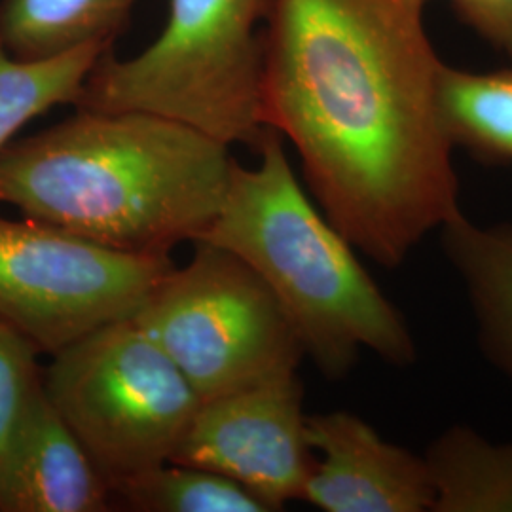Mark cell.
Wrapping results in <instances>:
<instances>
[{"instance_id": "5bb4252c", "label": "cell", "mask_w": 512, "mask_h": 512, "mask_svg": "<svg viewBox=\"0 0 512 512\" xmlns=\"http://www.w3.org/2000/svg\"><path fill=\"white\" fill-rule=\"evenodd\" d=\"M112 44L92 42L44 59H18L0 42V152L19 129L57 105H73Z\"/></svg>"}, {"instance_id": "52a82bcc", "label": "cell", "mask_w": 512, "mask_h": 512, "mask_svg": "<svg viewBox=\"0 0 512 512\" xmlns=\"http://www.w3.org/2000/svg\"><path fill=\"white\" fill-rule=\"evenodd\" d=\"M171 255H131L40 220L0 215V319L57 355L131 319L173 270Z\"/></svg>"}, {"instance_id": "6da1fadb", "label": "cell", "mask_w": 512, "mask_h": 512, "mask_svg": "<svg viewBox=\"0 0 512 512\" xmlns=\"http://www.w3.org/2000/svg\"><path fill=\"white\" fill-rule=\"evenodd\" d=\"M427 2L272 0L264 29L266 128L332 226L385 268L461 213Z\"/></svg>"}, {"instance_id": "4fadbf2b", "label": "cell", "mask_w": 512, "mask_h": 512, "mask_svg": "<svg viewBox=\"0 0 512 512\" xmlns=\"http://www.w3.org/2000/svg\"><path fill=\"white\" fill-rule=\"evenodd\" d=\"M425 463L435 490L433 512L512 511V442L494 444L454 425L429 446Z\"/></svg>"}, {"instance_id": "ba28073f", "label": "cell", "mask_w": 512, "mask_h": 512, "mask_svg": "<svg viewBox=\"0 0 512 512\" xmlns=\"http://www.w3.org/2000/svg\"><path fill=\"white\" fill-rule=\"evenodd\" d=\"M298 372L203 401L169 463L228 476L272 511L300 499L313 467Z\"/></svg>"}, {"instance_id": "e0dca14e", "label": "cell", "mask_w": 512, "mask_h": 512, "mask_svg": "<svg viewBox=\"0 0 512 512\" xmlns=\"http://www.w3.org/2000/svg\"><path fill=\"white\" fill-rule=\"evenodd\" d=\"M480 158L486 164L512 165V71L499 82L484 112Z\"/></svg>"}, {"instance_id": "277c9868", "label": "cell", "mask_w": 512, "mask_h": 512, "mask_svg": "<svg viewBox=\"0 0 512 512\" xmlns=\"http://www.w3.org/2000/svg\"><path fill=\"white\" fill-rule=\"evenodd\" d=\"M272 0H169L162 33L143 52H107L74 109L141 110L220 143L255 148L262 118L264 29Z\"/></svg>"}, {"instance_id": "9a60e30c", "label": "cell", "mask_w": 512, "mask_h": 512, "mask_svg": "<svg viewBox=\"0 0 512 512\" xmlns=\"http://www.w3.org/2000/svg\"><path fill=\"white\" fill-rule=\"evenodd\" d=\"M114 509L137 512H272L228 476L181 463H165L110 486Z\"/></svg>"}, {"instance_id": "9c48e42d", "label": "cell", "mask_w": 512, "mask_h": 512, "mask_svg": "<svg viewBox=\"0 0 512 512\" xmlns=\"http://www.w3.org/2000/svg\"><path fill=\"white\" fill-rule=\"evenodd\" d=\"M313 461L302 501L325 512L433 511L425 458L391 444L351 412L306 416Z\"/></svg>"}, {"instance_id": "7a4b0ae2", "label": "cell", "mask_w": 512, "mask_h": 512, "mask_svg": "<svg viewBox=\"0 0 512 512\" xmlns=\"http://www.w3.org/2000/svg\"><path fill=\"white\" fill-rule=\"evenodd\" d=\"M234 160L158 114L74 109L0 152V203L114 251L171 255L217 219Z\"/></svg>"}, {"instance_id": "2e32d148", "label": "cell", "mask_w": 512, "mask_h": 512, "mask_svg": "<svg viewBox=\"0 0 512 512\" xmlns=\"http://www.w3.org/2000/svg\"><path fill=\"white\" fill-rule=\"evenodd\" d=\"M38 349L0 319V459L19 423L44 387Z\"/></svg>"}, {"instance_id": "30bf717a", "label": "cell", "mask_w": 512, "mask_h": 512, "mask_svg": "<svg viewBox=\"0 0 512 512\" xmlns=\"http://www.w3.org/2000/svg\"><path fill=\"white\" fill-rule=\"evenodd\" d=\"M112 509L107 476L42 387L0 459V512Z\"/></svg>"}, {"instance_id": "5b68a950", "label": "cell", "mask_w": 512, "mask_h": 512, "mask_svg": "<svg viewBox=\"0 0 512 512\" xmlns=\"http://www.w3.org/2000/svg\"><path fill=\"white\" fill-rule=\"evenodd\" d=\"M44 391L110 486L169 463L202 404L133 319L54 355Z\"/></svg>"}, {"instance_id": "8992f818", "label": "cell", "mask_w": 512, "mask_h": 512, "mask_svg": "<svg viewBox=\"0 0 512 512\" xmlns=\"http://www.w3.org/2000/svg\"><path fill=\"white\" fill-rule=\"evenodd\" d=\"M194 255L131 317L179 366L203 401L279 374L306 357L266 283L234 253L194 241Z\"/></svg>"}, {"instance_id": "ac0fdd59", "label": "cell", "mask_w": 512, "mask_h": 512, "mask_svg": "<svg viewBox=\"0 0 512 512\" xmlns=\"http://www.w3.org/2000/svg\"><path fill=\"white\" fill-rule=\"evenodd\" d=\"M456 14L512 63V0H450Z\"/></svg>"}, {"instance_id": "7c38bea8", "label": "cell", "mask_w": 512, "mask_h": 512, "mask_svg": "<svg viewBox=\"0 0 512 512\" xmlns=\"http://www.w3.org/2000/svg\"><path fill=\"white\" fill-rule=\"evenodd\" d=\"M139 0H2L0 42L18 59L114 44Z\"/></svg>"}, {"instance_id": "8fae6325", "label": "cell", "mask_w": 512, "mask_h": 512, "mask_svg": "<svg viewBox=\"0 0 512 512\" xmlns=\"http://www.w3.org/2000/svg\"><path fill=\"white\" fill-rule=\"evenodd\" d=\"M439 232L469 298L480 348L512 382V224L480 226L459 213Z\"/></svg>"}, {"instance_id": "3957f363", "label": "cell", "mask_w": 512, "mask_h": 512, "mask_svg": "<svg viewBox=\"0 0 512 512\" xmlns=\"http://www.w3.org/2000/svg\"><path fill=\"white\" fill-rule=\"evenodd\" d=\"M255 150L253 167L234 160L219 215L198 241L234 253L266 283L304 353L330 380L344 378L363 349L412 365L416 344L401 311L311 202L285 139L266 128Z\"/></svg>"}]
</instances>
